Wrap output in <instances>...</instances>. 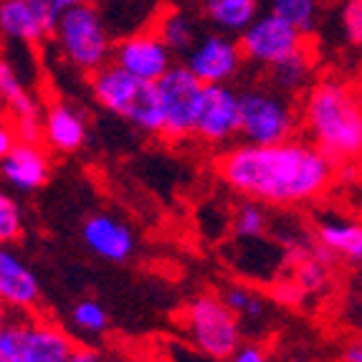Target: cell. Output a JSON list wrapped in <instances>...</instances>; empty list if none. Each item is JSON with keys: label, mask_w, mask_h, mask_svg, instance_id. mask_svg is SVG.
<instances>
[{"label": "cell", "mask_w": 362, "mask_h": 362, "mask_svg": "<svg viewBox=\"0 0 362 362\" xmlns=\"http://www.w3.org/2000/svg\"><path fill=\"white\" fill-rule=\"evenodd\" d=\"M0 104H3V109H6V115L11 122L43 117L41 102L25 89L21 74L16 71V66L6 59H0Z\"/></svg>", "instance_id": "44dd1931"}, {"label": "cell", "mask_w": 362, "mask_h": 362, "mask_svg": "<svg viewBox=\"0 0 362 362\" xmlns=\"http://www.w3.org/2000/svg\"><path fill=\"white\" fill-rule=\"evenodd\" d=\"M23 235V213L8 193L0 190V246H11Z\"/></svg>", "instance_id": "f1b7e54d"}, {"label": "cell", "mask_w": 362, "mask_h": 362, "mask_svg": "<svg viewBox=\"0 0 362 362\" xmlns=\"http://www.w3.org/2000/svg\"><path fill=\"white\" fill-rule=\"evenodd\" d=\"M11 317H13V312L8 309V304L0 299V334H3V329L8 327V322H11Z\"/></svg>", "instance_id": "8d00e7d4"}, {"label": "cell", "mask_w": 362, "mask_h": 362, "mask_svg": "<svg viewBox=\"0 0 362 362\" xmlns=\"http://www.w3.org/2000/svg\"><path fill=\"white\" fill-rule=\"evenodd\" d=\"M233 233L238 238H248V241H254V238H261V235L269 230V211H266L264 203L259 200H248L241 203V206L235 208L233 213Z\"/></svg>", "instance_id": "d4e9b609"}, {"label": "cell", "mask_w": 362, "mask_h": 362, "mask_svg": "<svg viewBox=\"0 0 362 362\" xmlns=\"http://www.w3.org/2000/svg\"><path fill=\"white\" fill-rule=\"evenodd\" d=\"M152 28L175 56H185L200 38L198 18L182 8H163L152 21Z\"/></svg>", "instance_id": "ffe728a7"}, {"label": "cell", "mask_w": 362, "mask_h": 362, "mask_svg": "<svg viewBox=\"0 0 362 362\" xmlns=\"http://www.w3.org/2000/svg\"><path fill=\"white\" fill-rule=\"evenodd\" d=\"M329 261H332V256L327 254V251L304 256V259L296 264L294 281L302 286L307 294L309 291H322L329 284Z\"/></svg>", "instance_id": "484cf974"}, {"label": "cell", "mask_w": 362, "mask_h": 362, "mask_svg": "<svg viewBox=\"0 0 362 362\" xmlns=\"http://www.w3.org/2000/svg\"><path fill=\"white\" fill-rule=\"evenodd\" d=\"M41 127L43 145L56 155H74L86 145V137H89V119L84 109L64 99H54L46 104Z\"/></svg>", "instance_id": "4fadbf2b"}, {"label": "cell", "mask_w": 362, "mask_h": 362, "mask_svg": "<svg viewBox=\"0 0 362 362\" xmlns=\"http://www.w3.org/2000/svg\"><path fill=\"white\" fill-rule=\"evenodd\" d=\"M238 129H241L238 91L230 84L203 86L193 137L208 147H226L228 142L238 139Z\"/></svg>", "instance_id": "30bf717a"}, {"label": "cell", "mask_w": 362, "mask_h": 362, "mask_svg": "<svg viewBox=\"0 0 362 362\" xmlns=\"http://www.w3.org/2000/svg\"><path fill=\"white\" fill-rule=\"evenodd\" d=\"M71 322L78 332L89 334V337H99L109 329V314L97 299H81L74 304Z\"/></svg>", "instance_id": "4316f807"}, {"label": "cell", "mask_w": 362, "mask_h": 362, "mask_svg": "<svg viewBox=\"0 0 362 362\" xmlns=\"http://www.w3.org/2000/svg\"><path fill=\"white\" fill-rule=\"evenodd\" d=\"M112 61L139 81H160L175 66V54L165 46L163 38L150 25V28L132 30L115 41Z\"/></svg>", "instance_id": "8fae6325"}, {"label": "cell", "mask_w": 362, "mask_h": 362, "mask_svg": "<svg viewBox=\"0 0 362 362\" xmlns=\"http://www.w3.org/2000/svg\"><path fill=\"white\" fill-rule=\"evenodd\" d=\"M139 78H134L132 74H127L122 66H117L115 61L104 64L102 69H97L94 74L86 76V86L89 94L94 99V104L109 112V115L124 117L127 115L129 104H132L134 94L139 89Z\"/></svg>", "instance_id": "2e32d148"}, {"label": "cell", "mask_w": 362, "mask_h": 362, "mask_svg": "<svg viewBox=\"0 0 362 362\" xmlns=\"http://www.w3.org/2000/svg\"><path fill=\"white\" fill-rule=\"evenodd\" d=\"M200 78L185 64H175L160 81V99H163V139L180 145L185 139H193L195 119H198L200 94H203Z\"/></svg>", "instance_id": "52a82bcc"}, {"label": "cell", "mask_w": 362, "mask_h": 362, "mask_svg": "<svg viewBox=\"0 0 362 362\" xmlns=\"http://www.w3.org/2000/svg\"><path fill=\"white\" fill-rule=\"evenodd\" d=\"M302 124L309 142L334 165L362 160V102L347 84L322 78L309 86L302 104Z\"/></svg>", "instance_id": "7a4b0ae2"}, {"label": "cell", "mask_w": 362, "mask_h": 362, "mask_svg": "<svg viewBox=\"0 0 362 362\" xmlns=\"http://www.w3.org/2000/svg\"><path fill=\"white\" fill-rule=\"evenodd\" d=\"M0 36L23 46H41L51 30L28 0H0Z\"/></svg>", "instance_id": "ac0fdd59"}, {"label": "cell", "mask_w": 362, "mask_h": 362, "mask_svg": "<svg viewBox=\"0 0 362 362\" xmlns=\"http://www.w3.org/2000/svg\"><path fill=\"white\" fill-rule=\"evenodd\" d=\"M221 299H223L226 304H228L230 309H233L241 320H261L266 314V304L264 299H261L256 291H251L248 286H241V284H230L223 289V294H221Z\"/></svg>", "instance_id": "83f0119b"}, {"label": "cell", "mask_w": 362, "mask_h": 362, "mask_svg": "<svg viewBox=\"0 0 362 362\" xmlns=\"http://www.w3.org/2000/svg\"><path fill=\"white\" fill-rule=\"evenodd\" d=\"M200 16L213 30L238 38L261 16V0H200Z\"/></svg>", "instance_id": "d6986e66"}, {"label": "cell", "mask_w": 362, "mask_h": 362, "mask_svg": "<svg viewBox=\"0 0 362 362\" xmlns=\"http://www.w3.org/2000/svg\"><path fill=\"white\" fill-rule=\"evenodd\" d=\"M238 43H241L243 59L261 69L276 66L279 61L289 59L309 46L302 30H296L274 13H261L238 36Z\"/></svg>", "instance_id": "ba28073f"}, {"label": "cell", "mask_w": 362, "mask_h": 362, "mask_svg": "<svg viewBox=\"0 0 362 362\" xmlns=\"http://www.w3.org/2000/svg\"><path fill=\"white\" fill-rule=\"evenodd\" d=\"M18 145V137H16V129H13V122L0 117V160Z\"/></svg>", "instance_id": "836d02e7"}, {"label": "cell", "mask_w": 362, "mask_h": 362, "mask_svg": "<svg viewBox=\"0 0 362 362\" xmlns=\"http://www.w3.org/2000/svg\"><path fill=\"white\" fill-rule=\"evenodd\" d=\"M342 362H362V339H352L344 344Z\"/></svg>", "instance_id": "d590c367"}, {"label": "cell", "mask_w": 362, "mask_h": 362, "mask_svg": "<svg viewBox=\"0 0 362 362\" xmlns=\"http://www.w3.org/2000/svg\"><path fill=\"white\" fill-rule=\"evenodd\" d=\"M0 362H11V357H8V355H6V352H3V350H0Z\"/></svg>", "instance_id": "74e56055"}, {"label": "cell", "mask_w": 362, "mask_h": 362, "mask_svg": "<svg viewBox=\"0 0 362 362\" xmlns=\"http://www.w3.org/2000/svg\"><path fill=\"white\" fill-rule=\"evenodd\" d=\"M124 119L137 127L139 132L152 134V137H163V99H160V89H157V81H142L134 94L132 104H129Z\"/></svg>", "instance_id": "7402d4cb"}, {"label": "cell", "mask_w": 362, "mask_h": 362, "mask_svg": "<svg viewBox=\"0 0 362 362\" xmlns=\"http://www.w3.org/2000/svg\"><path fill=\"white\" fill-rule=\"evenodd\" d=\"M81 238L91 254L112 264H124L127 259H132L137 248L132 228L109 213H94L86 218L81 226Z\"/></svg>", "instance_id": "9a60e30c"}, {"label": "cell", "mask_w": 362, "mask_h": 362, "mask_svg": "<svg viewBox=\"0 0 362 362\" xmlns=\"http://www.w3.org/2000/svg\"><path fill=\"white\" fill-rule=\"evenodd\" d=\"M0 350L11 362H69L76 339L51 317L43 314H13L0 334Z\"/></svg>", "instance_id": "277c9868"}, {"label": "cell", "mask_w": 362, "mask_h": 362, "mask_svg": "<svg viewBox=\"0 0 362 362\" xmlns=\"http://www.w3.org/2000/svg\"><path fill=\"white\" fill-rule=\"evenodd\" d=\"M51 41L56 54L86 76L109 64L115 51V38L109 33L107 21L91 0L78 3L61 16L51 30Z\"/></svg>", "instance_id": "3957f363"}, {"label": "cell", "mask_w": 362, "mask_h": 362, "mask_svg": "<svg viewBox=\"0 0 362 362\" xmlns=\"http://www.w3.org/2000/svg\"><path fill=\"white\" fill-rule=\"evenodd\" d=\"M182 64L200 78V84L208 86L230 84L241 74L246 59H243L241 43L235 36L221 33V30H208V33H200L193 49L185 54Z\"/></svg>", "instance_id": "9c48e42d"}, {"label": "cell", "mask_w": 362, "mask_h": 362, "mask_svg": "<svg viewBox=\"0 0 362 362\" xmlns=\"http://www.w3.org/2000/svg\"><path fill=\"white\" fill-rule=\"evenodd\" d=\"M238 139L246 145H276L296 134V112L291 99L274 86H246L238 91Z\"/></svg>", "instance_id": "8992f818"}, {"label": "cell", "mask_w": 362, "mask_h": 362, "mask_svg": "<svg viewBox=\"0 0 362 362\" xmlns=\"http://www.w3.org/2000/svg\"><path fill=\"white\" fill-rule=\"evenodd\" d=\"M269 13L309 36L320 18V0H269Z\"/></svg>", "instance_id": "cb8c5ba5"}, {"label": "cell", "mask_w": 362, "mask_h": 362, "mask_svg": "<svg viewBox=\"0 0 362 362\" xmlns=\"http://www.w3.org/2000/svg\"><path fill=\"white\" fill-rule=\"evenodd\" d=\"M41 284L30 266L11 246H0V299L13 314H33L41 307Z\"/></svg>", "instance_id": "5bb4252c"}, {"label": "cell", "mask_w": 362, "mask_h": 362, "mask_svg": "<svg viewBox=\"0 0 362 362\" xmlns=\"http://www.w3.org/2000/svg\"><path fill=\"white\" fill-rule=\"evenodd\" d=\"M230 362H272V357H269V352H266L261 344L241 342V347L230 355Z\"/></svg>", "instance_id": "d6a6232c"}, {"label": "cell", "mask_w": 362, "mask_h": 362, "mask_svg": "<svg viewBox=\"0 0 362 362\" xmlns=\"http://www.w3.org/2000/svg\"><path fill=\"white\" fill-rule=\"evenodd\" d=\"M304 294H307V291L296 284V281H281V284L274 286V296H276L281 304H286V307H296V304L304 299Z\"/></svg>", "instance_id": "1f68e13d"}, {"label": "cell", "mask_w": 362, "mask_h": 362, "mask_svg": "<svg viewBox=\"0 0 362 362\" xmlns=\"http://www.w3.org/2000/svg\"><path fill=\"white\" fill-rule=\"evenodd\" d=\"M216 170L233 193L274 208L312 203L337 177V165L325 152L296 137L276 145L228 147L216 157Z\"/></svg>", "instance_id": "6da1fadb"}, {"label": "cell", "mask_w": 362, "mask_h": 362, "mask_svg": "<svg viewBox=\"0 0 362 362\" xmlns=\"http://www.w3.org/2000/svg\"><path fill=\"white\" fill-rule=\"evenodd\" d=\"M339 23H342L344 38L352 46H362V0H344Z\"/></svg>", "instance_id": "f546056e"}, {"label": "cell", "mask_w": 362, "mask_h": 362, "mask_svg": "<svg viewBox=\"0 0 362 362\" xmlns=\"http://www.w3.org/2000/svg\"><path fill=\"white\" fill-rule=\"evenodd\" d=\"M182 329L190 342L211 360H230L243 342L241 317L221 294H198L182 309Z\"/></svg>", "instance_id": "5b68a950"}, {"label": "cell", "mask_w": 362, "mask_h": 362, "mask_svg": "<svg viewBox=\"0 0 362 362\" xmlns=\"http://www.w3.org/2000/svg\"><path fill=\"white\" fill-rule=\"evenodd\" d=\"M269 71V84L276 91L291 97L296 91H302L304 86H309V78L314 71V54L312 49H302L299 54L289 56V59L279 61L276 66L266 69Z\"/></svg>", "instance_id": "603a6c76"}, {"label": "cell", "mask_w": 362, "mask_h": 362, "mask_svg": "<svg viewBox=\"0 0 362 362\" xmlns=\"http://www.w3.org/2000/svg\"><path fill=\"white\" fill-rule=\"evenodd\" d=\"M69 362H104V360L94 347H81V344H76V350H74Z\"/></svg>", "instance_id": "e575fe53"}, {"label": "cell", "mask_w": 362, "mask_h": 362, "mask_svg": "<svg viewBox=\"0 0 362 362\" xmlns=\"http://www.w3.org/2000/svg\"><path fill=\"white\" fill-rule=\"evenodd\" d=\"M320 248L334 259L362 264V221L344 216H325L314 228Z\"/></svg>", "instance_id": "e0dca14e"}, {"label": "cell", "mask_w": 362, "mask_h": 362, "mask_svg": "<svg viewBox=\"0 0 362 362\" xmlns=\"http://www.w3.org/2000/svg\"><path fill=\"white\" fill-rule=\"evenodd\" d=\"M54 160L43 142H18L0 160V177L18 193H36L51 180Z\"/></svg>", "instance_id": "7c38bea8"}, {"label": "cell", "mask_w": 362, "mask_h": 362, "mask_svg": "<svg viewBox=\"0 0 362 362\" xmlns=\"http://www.w3.org/2000/svg\"><path fill=\"white\" fill-rule=\"evenodd\" d=\"M30 6L36 8V13L41 16V21L46 23V28L54 30V25L59 23V18L66 11H71L74 6L84 3V0H28Z\"/></svg>", "instance_id": "4dcf8cb0"}]
</instances>
